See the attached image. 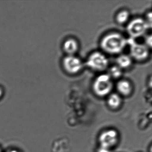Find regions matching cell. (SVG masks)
<instances>
[{"label": "cell", "mask_w": 152, "mask_h": 152, "mask_svg": "<svg viewBox=\"0 0 152 152\" xmlns=\"http://www.w3.org/2000/svg\"><path fill=\"white\" fill-rule=\"evenodd\" d=\"M92 87L96 95L99 96H104L108 95L113 89L112 78L108 74L101 75L96 78Z\"/></svg>", "instance_id": "2"}, {"label": "cell", "mask_w": 152, "mask_h": 152, "mask_svg": "<svg viewBox=\"0 0 152 152\" xmlns=\"http://www.w3.org/2000/svg\"><path fill=\"white\" fill-rule=\"evenodd\" d=\"M117 66L121 69L129 68L131 65L132 60L131 57L126 55H121L116 59Z\"/></svg>", "instance_id": "10"}, {"label": "cell", "mask_w": 152, "mask_h": 152, "mask_svg": "<svg viewBox=\"0 0 152 152\" xmlns=\"http://www.w3.org/2000/svg\"><path fill=\"white\" fill-rule=\"evenodd\" d=\"M118 91L124 96H128L132 90V87L130 83L126 80L119 81L117 84Z\"/></svg>", "instance_id": "9"}, {"label": "cell", "mask_w": 152, "mask_h": 152, "mask_svg": "<svg viewBox=\"0 0 152 152\" xmlns=\"http://www.w3.org/2000/svg\"><path fill=\"white\" fill-rule=\"evenodd\" d=\"M63 66L67 72L71 74L77 73L83 68L81 60L74 55H68L63 59Z\"/></svg>", "instance_id": "6"}, {"label": "cell", "mask_w": 152, "mask_h": 152, "mask_svg": "<svg viewBox=\"0 0 152 152\" xmlns=\"http://www.w3.org/2000/svg\"><path fill=\"white\" fill-rule=\"evenodd\" d=\"M121 98L118 94L113 93L108 97L107 103L108 105L112 108L118 107L121 104Z\"/></svg>", "instance_id": "11"}, {"label": "cell", "mask_w": 152, "mask_h": 152, "mask_svg": "<svg viewBox=\"0 0 152 152\" xmlns=\"http://www.w3.org/2000/svg\"><path fill=\"white\" fill-rule=\"evenodd\" d=\"M122 74V69L119 67L118 66H112L109 69L108 75L113 78H118L121 76Z\"/></svg>", "instance_id": "13"}, {"label": "cell", "mask_w": 152, "mask_h": 152, "mask_svg": "<svg viewBox=\"0 0 152 152\" xmlns=\"http://www.w3.org/2000/svg\"><path fill=\"white\" fill-rule=\"evenodd\" d=\"M130 46V54L132 57L138 61L145 59L149 55L148 48L145 44L135 42L133 39H127V44Z\"/></svg>", "instance_id": "5"}, {"label": "cell", "mask_w": 152, "mask_h": 152, "mask_svg": "<svg viewBox=\"0 0 152 152\" xmlns=\"http://www.w3.org/2000/svg\"><path fill=\"white\" fill-rule=\"evenodd\" d=\"M8 152H19L17 150H11V151H9Z\"/></svg>", "instance_id": "16"}, {"label": "cell", "mask_w": 152, "mask_h": 152, "mask_svg": "<svg viewBox=\"0 0 152 152\" xmlns=\"http://www.w3.org/2000/svg\"><path fill=\"white\" fill-rule=\"evenodd\" d=\"M129 18V13L126 10H123L116 15V20L118 23L122 24L125 23Z\"/></svg>", "instance_id": "12"}, {"label": "cell", "mask_w": 152, "mask_h": 152, "mask_svg": "<svg viewBox=\"0 0 152 152\" xmlns=\"http://www.w3.org/2000/svg\"><path fill=\"white\" fill-rule=\"evenodd\" d=\"M108 60L101 52L96 51L91 54L86 61L88 67L96 71H103L107 68Z\"/></svg>", "instance_id": "3"}, {"label": "cell", "mask_w": 152, "mask_h": 152, "mask_svg": "<svg viewBox=\"0 0 152 152\" xmlns=\"http://www.w3.org/2000/svg\"><path fill=\"white\" fill-rule=\"evenodd\" d=\"M145 45L148 48H151L152 46V36L148 35L145 39Z\"/></svg>", "instance_id": "14"}, {"label": "cell", "mask_w": 152, "mask_h": 152, "mask_svg": "<svg viewBox=\"0 0 152 152\" xmlns=\"http://www.w3.org/2000/svg\"><path fill=\"white\" fill-rule=\"evenodd\" d=\"M98 152H111V151L109 150V148L100 147V148L98 149Z\"/></svg>", "instance_id": "15"}, {"label": "cell", "mask_w": 152, "mask_h": 152, "mask_svg": "<svg viewBox=\"0 0 152 152\" xmlns=\"http://www.w3.org/2000/svg\"><path fill=\"white\" fill-rule=\"evenodd\" d=\"M2 90H1V89L0 88V97H1V96H2Z\"/></svg>", "instance_id": "17"}, {"label": "cell", "mask_w": 152, "mask_h": 152, "mask_svg": "<svg viewBox=\"0 0 152 152\" xmlns=\"http://www.w3.org/2000/svg\"><path fill=\"white\" fill-rule=\"evenodd\" d=\"M0 152H1V149H0Z\"/></svg>", "instance_id": "18"}, {"label": "cell", "mask_w": 152, "mask_h": 152, "mask_svg": "<svg viewBox=\"0 0 152 152\" xmlns=\"http://www.w3.org/2000/svg\"><path fill=\"white\" fill-rule=\"evenodd\" d=\"M118 140L117 132L114 130L104 132L100 135L99 141L102 147L109 148L113 146Z\"/></svg>", "instance_id": "7"}, {"label": "cell", "mask_w": 152, "mask_h": 152, "mask_svg": "<svg viewBox=\"0 0 152 152\" xmlns=\"http://www.w3.org/2000/svg\"><path fill=\"white\" fill-rule=\"evenodd\" d=\"M100 44L105 52L114 55L124 50L127 45V39L119 33H110L102 38Z\"/></svg>", "instance_id": "1"}, {"label": "cell", "mask_w": 152, "mask_h": 152, "mask_svg": "<svg viewBox=\"0 0 152 152\" xmlns=\"http://www.w3.org/2000/svg\"><path fill=\"white\" fill-rule=\"evenodd\" d=\"M149 28L146 21L140 18L132 19L128 24L127 31L130 38H138L144 35Z\"/></svg>", "instance_id": "4"}, {"label": "cell", "mask_w": 152, "mask_h": 152, "mask_svg": "<svg viewBox=\"0 0 152 152\" xmlns=\"http://www.w3.org/2000/svg\"><path fill=\"white\" fill-rule=\"evenodd\" d=\"M78 43L75 39H69L64 42L63 45L64 50L68 55H73L78 50Z\"/></svg>", "instance_id": "8"}]
</instances>
